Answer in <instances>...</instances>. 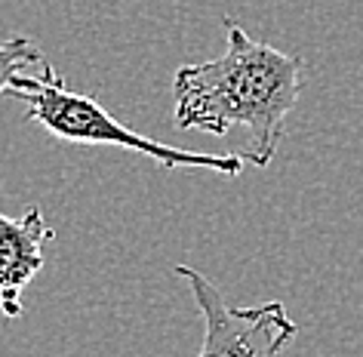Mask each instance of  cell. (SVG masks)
Segmentation results:
<instances>
[{"label":"cell","instance_id":"5","mask_svg":"<svg viewBox=\"0 0 363 357\" xmlns=\"http://www.w3.org/2000/svg\"><path fill=\"white\" fill-rule=\"evenodd\" d=\"M56 71L43 56V50L28 38H13L6 43H0V96L13 93L16 84L28 75H50Z\"/></svg>","mask_w":363,"mask_h":357},{"label":"cell","instance_id":"4","mask_svg":"<svg viewBox=\"0 0 363 357\" xmlns=\"http://www.w3.org/2000/svg\"><path fill=\"white\" fill-rule=\"evenodd\" d=\"M52 241V228L43 222L40 207L13 219L0 213V311L4 317L22 314V292L43 268V243Z\"/></svg>","mask_w":363,"mask_h":357},{"label":"cell","instance_id":"2","mask_svg":"<svg viewBox=\"0 0 363 357\" xmlns=\"http://www.w3.org/2000/svg\"><path fill=\"white\" fill-rule=\"evenodd\" d=\"M10 96L22 99L28 105L25 121L40 123L52 139L74 142V145H111L133 154H142L163 170H210L225 179H238L243 172L240 154H201V151H182L172 145H163L157 139L135 133L133 126L121 123L111 111H105L93 96L68 89L65 77L59 71L50 75H28L22 77Z\"/></svg>","mask_w":363,"mask_h":357},{"label":"cell","instance_id":"3","mask_svg":"<svg viewBox=\"0 0 363 357\" xmlns=\"http://www.w3.org/2000/svg\"><path fill=\"white\" fill-rule=\"evenodd\" d=\"M203 314V345L197 357H280L284 348L298 336V324L286 314L277 299L262 305L234 308L219 287L201 271L176 265Z\"/></svg>","mask_w":363,"mask_h":357},{"label":"cell","instance_id":"1","mask_svg":"<svg viewBox=\"0 0 363 357\" xmlns=\"http://www.w3.org/2000/svg\"><path fill=\"white\" fill-rule=\"evenodd\" d=\"M225 34L228 47L222 56L176 71L172 121L179 130L210 136L247 130L250 142L238 154L252 167H268L284 139L286 114L302 93L305 62L265 40H252L231 19H225Z\"/></svg>","mask_w":363,"mask_h":357}]
</instances>
